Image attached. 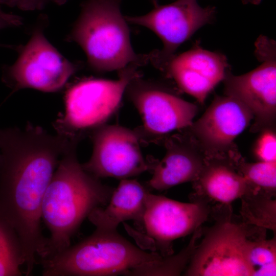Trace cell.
<instances>
[{"instance_id":"3957f363","label":"cell","mask_w":276,"mask_h":276,"mask_svg":"<svg viewBox=\"0 0 276 276\" xmlns=\"http://www.w3.org/2000/svg\"><path fill=\"white\" fill-rule=\"evenodd\" d=\"M121 0H85L67 36L82 49L95 72L120 71L142 60L131 44Z\"/></svg>"},{"instance_id":"484cf974","label":"cell","mask_w":276,"mask_h":276,"mask_svg":"<svg viewBox=\"0 0 276 276\" xmlns=\"http://www.w3.org/2000/svg\"><path fill=\"white\" fill-rule=\"evenodd\" d=\"M8 28V27H7V26L6 25H5V24H4L3 23L0 22V30L1 29H4V28ZM3 45L7 46L6 45H3V44L0 43V46H3Z\"/></svg>"},{"instance_id":"8992f818","label":"cell","mask_w":276,"mask_h":276,"mask_svg":"<svg viewBox=\"0 0 276 276\" xmlns=\"http://www.w3.org/2000/svg\"><path fill=\"white\" fill-rule=\"evenodd\" d=\"M48 23L46 15L40 16L16 60L3 66L2 81L13 92L24 88L56 92L76 72V64L61 54L46 38L44 30Z\"/></svg>"},{"instance_id":"4fadbf2b","label":"cell","mask_w":276,"mask_h":276,"mask_svg":"<svg viewBox=\"0 0 276 276\" xmlns=\"http://www.w3.org/2000/svg\"><path fill=\"white\" fill-rule=\"evenodd\" d=\"M253 119L251 111L238 100L217 96L204 114L190 126L203 149L216 153L229 148Z\"/></svg>"},{"instance_id":"5b68a950","label":"cell","mask_w":276,"mask_h":276,"mask_svg":"<svg viewBox=\"0 0 276 276\" xmlns=\"http://www.w3.org/2000/svg\"><path fill=\"white\" fill-rule=\"evenodd\" d=\"M119 72L117 80H85L66 91L64 114L55 123L58 134L79 142L86 133L105 124L119 107L128 85L139 77L134 64Z\"/></svg>"},{"instance_id":"9c48e42d","label":"cell","mask_w":276,"mask_h":276,"mask_svg":"<svg viewBox=\"0 0 276 276\" xmlns=\"http://www.w3.org/2000/svg\"><path fill=\"white\" fill-rule=\"evenodd\" d=\"M90 133L92 154L82 167L93 176L121 180L139 175L150 168L142 154L139 136L134 131L105 124Z\"/></svg>"},{"instance_id":"44dd1931","label":"cell","mask_w":276,"mask_h":276,"mask_svg":"<svg viewBox=\"0 0 276 276\" xmlns=\"http://www.w3.org/2000/svg\"><path fill=\"white\" fill-rule=\"evenodd\" d=\"M242 172L248 183L266 191H274L276 187V161L245 164Z\"/></svg>"},{"instance_id":"6da1fadb","label":"cell","mask_w":276,"mask_h":276,"mask_svg":"<svg viewBox=\"0 0 276 276\" xmlns=\"http://www.w3.org/2000/svg\"><path fill=\"white\" fill-rule=\"evenodd\" d=\"M66 141L28 123L23 129H0V217L21 245L24 274L30 275L47 238L41 233V206Z\"/></svg>"},{"instance_id":"4316f807","label":"cell","mask_w":276,"mask_h":276,"mask_svg":"<svg viewBox=\"0 0 276 276\" xmlns=\"http://www.w3.org/2000/svg\"><path fill=\"white\" fill-rule=\"evenodd\" d=\"M1 153H0V162H1Z\"/></svg>"},{"instance_id":"e0dca14e","label":"cell","mask_w":276,"mask_h":276,"mask_svg":"<svg viewBox=\"0 0 276 276\" xmlns=\"http://www.w3.org/2000/svg\"><path fill=\"white\" fill-rule=\"evenodd\" d=\"M198 178L208 196L225 204L241 198L248 192L249 186L242 175L220 163L204 164Z\"/></svg>"},{"instance_id":"cb8c5ba5","label":"cell","mask_w":276,"mask_h":276,"mask_svg":"<svg viewBox=\"0 0 276 276\" xmlns=\"http://www.w3.org/2000/svg\"><path fill=\"white\" fill-rule=\"evenodd\" d=\"M0 22L8 28L18 27L22 24V18L19 16L4 12L0 8Z\"/></svg>"},{"instance_id":"7402d4cb","label":"cell","mask_w":276,"mask_h":276,"mask_svg":"<svg viewBox=\"0 0 276 276\" xmlns=\"http://www.w3.org/2000/svg\"><path fill=\"white\" fill-rule=\"evenodd\" d=\"M254 147V154L262 162L276 161V135L270 127L264 129Z\"/></svg>"},{"instance_id":"d6986e66","label":"cell","mask_w":276,"mask_h":276,"mask_svg":"<svg viewBox=\"0 0 276 276\" xmlns=\"http://www.w3.org/2000/svg\"><path fill=\"white\" fill-rule=\"evenodd\" d=\"M275 243V237L270 240L249 241L247 257L251 275H276Z\"/></svg>"},{"instance_id":"8fae6325","label":"cell","mask_w":276,"mask_h":276,"mask_svg":"<svg viewBox=\"0 0 276 276\" xmlns=\"http://www.w3.org/2000/svg\"><path fill=\"white\" fill-rule=\"evenodd\" d=\"M208 213L202 202H182L148 192L139 225L163 255L174 240L195 231Z\"/></svg>"},{"instance_id":"7c38bea8","label":"cell","mask_w":276,"mask_h":276,"mask_svg":"<svg viewBox=\"0 0 276 276\" xmlns=\"http://www.w3.org/2000/svg\"><path fill=\"white\" fill-rule=\"evenodd\" d=\"M138 77L131 81L126 90L146 132L161 135L192 124L198 111L196 105L140 81Z\"/></svg>"},{"instance_id":"ac0fdd59","label":"cell","mask_w":276,"mask_h":276,"mask_svg":"<svg viewBox=\"0 0 276 276\" xmlns=\"http://www.w3.org/2000/svg\"><path fill=\"white\" fill-rule=\"evenodd\" d=\"M22 249L14 230L0 217V276H19L24 273Z\"/></svg>"},{"instance_id":"7a4b0ae2","label":"cell","mask_w":276,"mask_h":276,"mask_svg":"<svg viewBox=\"0 0 276 276\" xmlns=\"http://www.w3.org/2000/svg\"><path fill=\"white\" fill-rule=\"evenodd\" d=\"M73 144L60 158L46 189L41 219L50 232L40 261L71 245V239L83 220L95 208L105 206L114 188L86 172L77 158Z\"/></svg>"},{"instance_id":"52a82bcc","label":"cell","mask_w":276,"mask_h":276,"mask_svg":"<svg viewBox=\"0 0 276 276\" xmlns=\"http://www.w3.org/2000/svg\"><path fill=\"white\" fill-rule=\"evenodd\" d=\"M255 53L260 65L245 74L236 76L228 70L223 79L224 94L244 104L252 113L253 131L269 128L276 116V44L260 36Z\"/></svg>"},{"instance_id":"30bf717a","label":"cell","mask_w":276,"mask_h":276,"mask_svg":"<svg viewBox=\"0 0 276 276\" xmlns=\"http://www.w3.org/2000/svg\"><path fill=\"white\" fill-rule=\"evenodd\" d=\"M249 241L240 225L228 221L216 225L194 250L185 275H251Z\"/></svg>"},{"instance_id":"2e32d148","label":"cell","mask_w":276,"mask_h":276,"mask_svg":"<svg viewBox=\"0 0 276 276\" xmlns=\"http://www.w3.org/2000/svg\"><path fill=\"white\" fill-rule=\"evenodd\" d=\"M163 158L153 168L149 187L163 191L198 179L204 165L201 155L182 142H169Z\"/></svg>"},{"instance_id":"ba28073f","label":"cell","mask_w":276,"mask_h":276,"mask_svg":"<svg viewBox=\"0 0 276 276\" xmlns=\"http://www.w3.org/2000/svg\"><path fill=\"white\" fill-rule=\"evenodd\" d=\"M215 7L200 6L197 0H176L167 5H154L148 13L124 16L126 21L145 27L162 40V50L154 55V63L165 69L178 47L202 27L212 22Z\"/></svg>"},{"instance_id":"5bb4252c","label":"cell","mask_w":276,"mask_h":276,"mask_svg":"<svg viewBox=\"0 0 276 276\" xmlns=\"http://www.w3.org/2000/svg\"><path fill=\"white\" fill-rule=\"evenodd\" d=\"M228 66L223 54L196 46L174 56L165 69L181 89L203 103L223 80Z\"/></svg>"},{"instance_id":"277c9868","label":"cell","mask_w":276,"mask_h":276,"mask_svg":"<svg viewBox=\"0 0 276 276\" xmlns=\"http://www.w3.org/2000/svg\"><path fill=\"white\" fill-rule=\"evenodd\" d=\"M162 257L136 247L117 231L96 228L83 241L40 263L44 276L130 275Z\"/></svg>"},{"instance_id":"d4e9b609","label":"cell","mask_w":276,"mask_h":276,"mask_svg":"<svg viewBox=\"0 0 276 276\" xmlns=\"http://www.w3.org/2000/svg\"><path fill=\"white\" fill-rule=\"evenodd\" d=\"M244 4H251L254 5H258L260 3L261 0H241Z\"/></svg>"},{"instance_id":"603a6c76","label":"cell","mask_w":276,"mask_h":276,"mask_svg":"<svg viewBox=\"0 0 276 276\" xmlns=\"http://www.w3.org/2000/svg\"><path fill=\"white\" fill-rule=\"evenodd\" d=\"M68 0H0V4L17 8L22 11L40 10L49 5H62Z\"/></svg>"},{"instance_id":"9a60e30c","label":"cell","mask_w":276,"mask_h":276,"mask_svg":"<svg viewBox=\"0 0 276 276\" xmlns=\"http://www.w3.org/2000/svg\"><path fill=\"white\" fill-rule=\"evenodd\" d=\"M148 192L134 179H121L107 204L95 208L87 218L97 229L104 231H117L121 222L128 220L135 221L139 224Z\"/></svg>"},{"instance_id":"ffe728a7","label":"cell","mask_w":276,"mask_h":276,"mask_svg":"<svg viewBox=\"0 0 276 276\" xmlns=\"http://www.w3.org/2000/svg\"><path fill=\"white\" fill-rule=\"evenodd\" d=\"M194 238L189 246L173 257L163 258L133 271L130 275H179L194 251Z\"/></svg>"}]
</instances>
